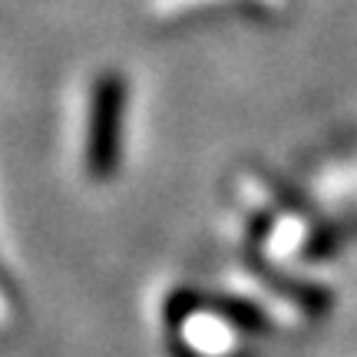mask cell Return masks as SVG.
I'll return each instance as SVG.
<instances>
[{
    "mask_svg": "<svg viewBox=\"0 0 357 357\" xmlns=\"http://www.w3.org/2000/svg\"><path fill=\"white\" fill-rule=\"evenodd\" d=\"M159 331L172 357H255L258 337L271 331V321L229 284L218 294L172 284L159 301Z\"/></svg>",
    "mask_w": 357,
    "mask_h": 357,
    "instance_id": "cell-1",
    "label": "cell"
},
{
    "mask_svg": "<svg viewBox=\"0 0 357 357\" xmlns=\"http://www.w3.org/2000/svg\"><path fill=\"white\" fill-rule=\"evenodd\" d=\"M129 132V79L123 70L93 73L83 93L77 136V162L96 185L113 182L123 172Z\"/></svg>",
    "mask_w": 357,
    "mask_h": 357,
    "instance_id": "cell-2",
    "label": "cell"
},
{
    "mask_svg": "<svg viewBox=\"0 0 357 357\" xmlns=\"http://www.w3.org/2000/svg\"><path fill=\"white\" fill-rule=\"evenodd\" d=\"M20 318H24V301L17 294V284L0 271V341L17 331Z\"/></svg>",
    "mask_w": 357,
    "mask_h": 357,
    "instance_id": "cell-3",
    "label": "cell"
}]
</instances>
